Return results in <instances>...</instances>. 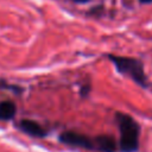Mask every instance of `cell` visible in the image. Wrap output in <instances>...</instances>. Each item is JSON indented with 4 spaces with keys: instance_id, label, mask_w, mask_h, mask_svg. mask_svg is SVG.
I'll return each mask as SVG.
<instances>
[{
    "instance_id": "1",
    "label": "cell",
    "mask_w": 152,
    "mask_h": 152,
    "mask_svg": "<svg viewBox=\"0 0 152 152\" xmlns=\"http://www.w3.org/2000/svg\"><path fill=\"white\" fill-rule=\"evenodd\" d=\"M116 124L120 131L119 147L121 152H135L139 147V125L128 114L116 113Z\"/></svg>"
},
{
    "instance_id": "2",
    "label": "cell",
    "mask_w": 152,
    "mask_h": 152,
    "mask_svg": "<svg viewBox=\"0 0 152 152\" xmlns=\"http://www.w3.org/2000/svg\"><path fill=\"white\" fill-rule=\"evenodd\" d=\"M108 59L114 64L118 72L121 75H125L129 77L132 81H134L138 86L142 88L148 87L147 77L145 75L144 65L140 59L132 58V57H124V56H116V55H107Z\"/></svg>"
},
{
    "instance_id": "3",
    "label": "cell",
    "mask_w": 152,
    "mask_h": 152,
    "mask_svg": "<svg viewBox=\"0 0 152 152\" xmlns=\"http://www.w3.org/2000/svg\"><path fill=\"white\" fill-rule=\"evenodd\" d=\"M59 140L66 145L71 146H77V147H83L87 150H94L95 144L94 140H91L89 137L77 133V132H64L59 135Z\"/></svg>"
},
{
    "instance_id": "4",
    "label": "cell",
    "mask_w": 152,
    "mask_h": 152,
    "mask_svg": "<svg viewBox=\"0 0 152 152\" xmlns=\"http://www.w3.org/2000/svg\"><path fill=\"white\" fill-rule=\"evenodd\" d=\"M19 127L23 132L27 133L28 135L32 137H37V138H43L46 135V131L36 121L33 120H28V119H24L19 122Z\"/></svg>"
},
{
    "instance_id": "5",
    "label": "cell",
    "mask_w": 152,
    "mask_h": 152,
    "mask_svg": "<svg viewBox=\"0 0 152 152\" xmlns=\"http://www.w3.org/2000/svg\"><path fill=\"white\" fill-rule=\"evenodd\" d=\"M95 148L101 152H116L118 146L115 140L109 135H100L94 139Z\"/></svg>"
},
{
    "instance_id": "6",
    "label": "cell",
    "mask_w": 152,
    "mask_h": 152,
    "mask_svg": "<svg viewBox=\"0 0 152 152\" xmlns=\"http://www.w3.org/2000/svg\"><path fill=\"white\" fill-rule=\"evenodd\" d=\"M17 113V107L12 101H1L0 102V120L7 121L14 118Z\"/></svg>"
},
{
    "instance_id": "7",
    "label": "cell",
    "mask_w": 152,
    "mask_h": 152,
    "mask_svg": "<svg viewBox=\"0 0 152 152\" xmlns=\"http://www.w3.org/2000/svg\"><path fill=\"white\" fill-rule=\"evenodd\" d=\"M89 91H90V86L89 84H84V86H81V89H80V94H81V96H87L88 94H89Z\"/></svg>"
},
{
    "instance_id": "8",
    "label": "cell",
    "mask_w": 152,
    "mask_h": 152,
    "mask_svg": "<svg viewBox=\"0 0 152 152\" xmlns=\"http://www.w3.org/2000/svg\"><path fill=\"white\" fill-rule=\"evenodd\" d=\"M74 2H77V4H87V2H89L90 0H72Z\"/></svg>"
},
{
    "instance_id": "9",
    "label": "cell",
    "mask_w": 152,
    "mask_h": 152,
    "mask_svg": "<svg viewBox=\"0 0 152 152\" xmlns=\"http://www.w3.org/2000/svg\"><path fill=\"white\" fill-rule=\"evenodd\" d=\"M139 2H141V4H151L152 0H139Z\"/></svg>"
}]
</instances>
